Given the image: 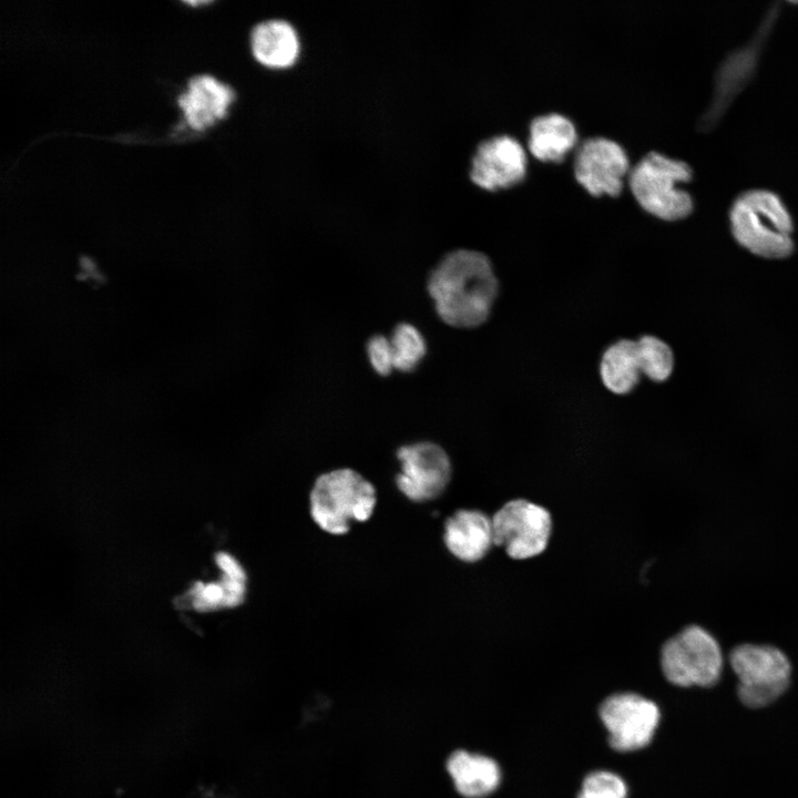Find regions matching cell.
I'll return each instance as SVG.
<instances>
[{
    "label": "cell",
    "instance_id": "6",
    "mask_svg": "<svg viewBox=\"0 0 798 798\" xmlns=\"http://www.w3.org/2000/svg\"><path fill=\"white\" fill-rule=\"evenodd\" d=\"M661 667L673 685L707 688L718 683L724 657L718 642L707 630L688 625L662 646Z\"/></svg>",
    "mask_w": 798,
    "mask_h": 798
},
{
    "label": "cell",
    "instance_id": "2",
    "mask_svg": "<svg viewBox=\"0 0 798 798\" xmlns=\"http://www.w3.org/2000/svg\"><path fill=\"white\" fill-rule=\"evenodd\" d=\"M728 219L735 241L757 256L784 258L795 248L792 216L782 198L771 190L750 188L739 193L732 202Z\"/></svg>",
    "mask_w": 798,
    "mask_h": 798
},
{
    "label": "cell",
    "instance_id": "23",
    "mask_svg": "<svg viewBox=\"0 0 798 798\" xmlns=\"http://www.w3.org/2000/svg\"><path fill=\"white\" fill-rule=\"evenodd\" d=\"M203 2H205V1H187L188 4H193V6L200 4V3H203Z\"/></svg>",
    "mask_w": 798,
    "mask_h": 798
},
{
    "label": "cell",
    "instance_id": "13",
    "mask_svg": "<svg viewBox=\"0 0 798 798\" xmlns=\"http://www.w3.org/2000/svg\"><path fill=\"white\" fill-rule=\"evenodd\" d=\"M235 99L233 89L208 74L192 76L178 99L187 124L194 130L205 129L223 119Z\"/></svg>",
    "mask_w": 798,
    "mask_h": 798
},
{
    "label": "cell",
    "instance_id": "21",
    "mask_svg": "<svg viewBox=\"0 0 798 798\" xmlns=\"http://www.w3.org/2000/svg\"><path fill=\"white\" fill-rule=\"evenodd\" d=\"M627 787L616 774L605 770L589 774L577 798H626Z\"/></svg>",
    "mask_w": 798,
    "mask_h": 798
},
{
    "label": "cell",
    "instance_id": "22",
    "mask_svg": "<svg viewBox=\"0 0 798 798\" xmlns=\"http://www.w3.org/2000/svg\"><path fill=\"white\" fill-rule=\"evenodd\" d=\"M367 356L374 370L380 376H388L395 370L393 354L389 337L374 335L366 345Z\"/></svg>",
    "mask_w": 798,
    "mask_h": 798
},
{
    "label": "cell",
    "instance_id": "14",
    "mask_svg": "<svg viewBox=\"0 0 798 798\" xmlns=\"http://www.w3.org/2000/svg\"><path fill=\"white\" fill-rule=\"evenodd\" d=\"M249 43L255 60L272 70L293 66L301 51L296 28L289 21L279 18L267 19L254 25Z\"/></svg>",
    "mask_w": 798,
    "mask_h": 798
},
{
    "label": "cell",
    "instance_id": "15",
    "mask_svg": "<svg viewBox=\"0 0 798 798\" xmlns=\"http://www.w3.org/2000/svg\"><path fill=\"white\" fill-rule=\"evenodd\" d=\"M446 767L456 790L466 798L485 797L498 788L501 780L495 760L463 749L453 751Z\"/></svg>",
    "mask_w": 798,
    "mask_h": 798
},
{
    "label": "cell",
    "instance_id": "7",
    "mask_svg": "<svg viewBox=\"0 0 798 798\" xmlns=\"http://www.w3.org/2000/svg\"><path fill=\"white\" fill-rule=\"evenodd\" d=\"M491 519L494 545L503 548L511 559L528 560L546 550L553 521L544 507L525 499H513Z\"/></svg>",
    "mask_w": 798,
    "mask_h": 798
},
{
    "label": "cell",
    "instance_id": "19",
    "mask_svg": "<svg viewBox=\"0 0 798 798\" xmlns=\"http://www.w3.org/2000/svg\"><path fill=\"white\" fill-rule=\"evenodd\" d=\"M389 339L395 369L401 372L413 371L427 354L426 339L420 330L409 323H400L393 328Z\"/></svg>",
    "mask_w": 798,
    "mask_h": 798
},
{
    "label": "cell",
    "instance_id": "20",
    "mask_svg": "<svg viewBox=\"0 0 798 798\" xmlns=\"http://www.w3.org/2000/svg\"><path fill=\"white\" fill-rule=\"evenodd\" d=\"M642 375L662 382L668 379L674 368V355L662 339L646 335L636 340Z\"/></svg>",
    "mask_w": 798,
    "mask_h": 798
},
{
    "label": "cell",
    "instance_id": "16",
    "mask_svg": "<svg viewBox=\"0 0 798 798\" xmlns=\"http://www.w3.org/2000/svg\"><path fill=\"white\" fill-rule=\"evenodd\" d=\"M576 141L574 123L561 113L538 115L529 127V151L543 161H561Z\"/></svg>",
    "mask_w": 798,
    "mask_h": 798
},
{
    "label": "cell",
    "instance_id": "11",
    "mask_svg": "<svg viewBox=\"0 0 798 798\" xmlns=\"http://www.w3.org/2000/svg\"><path fill=\"white\" fill-rule=\"evenodd\" d=\"M525 172V150L519 140L509 134H499L481 141L470 166L472 182L490 191L520 182Z\"/></svg>",
    "mask_w": 798,
    "mask_h": 798
},
{
    "label": "cell",
    "instance_id": "12",
    "mask_svg": "<svg viewBox=\"0 0 798 798\" xmlns=\"http://www.w3.org/2000/svg\"><path fill=\"white\" fill-rule=\"evenodd\" d=\"M443 543L461 562L482 560L494 545L491 516L474 509L457 510L444 521Z\"/></svg>",
    "mask_w": 798,
    "mask_h": 798
},
{
    "label": "cell",
    "instance_id": "5",
    "mask_svg": "<svg viewBox=\"0 0 798 798\" xmlns=\"http://www.w3.org/2000/svg\"><path fill=\"white\" fill-rule=\"evenodd\" d=\"M729 665L737 677V697L748 708L770 705L790 684L789 658L773 645H737L729 653Z\"/></svg>",
    "mask_w": 798,
    "mask_h": 798
},
{
    "label": "cell",
    "instance_id": "18",
    "mask_svg": "<svg viewBox=\"0 0 798 798\" xmlns=\"http://www.w3.org/2000/svg\"><path fill=\"white\" fill-rule=\"evenodd\" d=\"M600 376L607 390L627 395L642 376L636 340L620 339L610 345L600 361Z\"/></svg>",
    "mask_w": 798,
    "mask_h": 798
},
{
    "label": "cell",
    "instance_id": "17",
    "mask_svg": "<svg viewBox=\"0 0 798 798\" xmlns=\"http://www.w3.org/2000/svg\"><path fill=\"white\" fill-rule=\"evenodd\" d=\"M764 38L761 34L757 44L751 43L730 54L736 68L729 57L724 61L716 76L714 102L705 115V125H707V127L712 126L715 121L718 120V115L720 116V112L725 110V106L729 104L751 79L757 63L759 44Z\"/></svg>",
    "mask_w": 798,
    "mask_h": 798
},
{
    "label": "cell",
    "instance_id": "1",
    "mask_svg": "<svg viewBox=\"0 0 798 798\" xmlns=\"http://www.w3.org/2000/svg\"><path fill=\"white\" fill-rule=\"evenodd\" d=\"M427 289L439 318L456 328L484 324L499 293L489 257L460 248L448 253L431 270Z\"/></svg>",
    "mask_w": 798,
    "mask_h": 798
},
{
    "label": "cell",
    "instance_id": "4",
    "mask_svg": "<svg viewBox=\"0 0 798 798\" xmlns=\"http://www.w3.org/2000/svg\"><path fill=\"white\" fill-rule=\"evenodd\" d=\"M693 180V168L683 160L661 152L646 153L631 170L628 183L638 204L664 221H681L694 211L692 194L679 187Z\"/></svg>",
    "mask_w": 798,
    "mask_h": 798
},
{
    "label": "cell",
    "instance_id": "9",
    "mask_svg": "<svg viewBox=\"0 0 798 798\" xmlns=\"http://www.w3.org/2000/svg\"><path fill=\"white\" fill-rule=\"evenodd\" d=\"M598 713L608 732L610 746L617 751L647 746L661 720L658 706L634 693L611 695L601 704Z\"/></svg>",
    "mask_w": 798,
    "mask_h": 798
},
{
    "label": "cell",
    "instance_id": "10",
    "mask_svg": "<svg viewBox=\"0 0 798 798\" xmlns=\"http://www.w3.org/2000/svg\"><path fill=\"white\" fill-rule=\"evenodd\" d=\"M630 162L624 147L605 136L585 139L576 149L573 171L577 182L592 195L615 196L623 187Z\"/></svg>",
    "mask_w": 798,
    "mask_h": 798
},
{
    "label": "cell",
    "instance_id": "3",
    "mask_svg": "<svg viewBox=\"0 0 798 798\" xmlns=\"http://www.w3.org/2000/svg\"><path fill=\"white\" fill-rule=\"evenodd\" d=\"M376 505L375 485L350 468H339L320 474L309 494V511L314 523L332 535L346 534L352 523L368 521Z\"/></svg>",
    "mask_w": 798,
    "mask_h": 798
},
{
    "label": "cell",
    "instance_id": "8",
    "mask_svg": "<svg viewBox=\"0 0 798 798\" xmlns=\"http://www.w3.org/2000/svg\"><path fill=\"white\" fill-rule=\"evenodd\" d=\"M396 454L400 463L396 485L408 500L423 503L444 492L452 478V464L441 446L419 441L401 446Z\"/></svg>",
    "mask_w": 798,
    "mask_h": 798
}]
</instances>
